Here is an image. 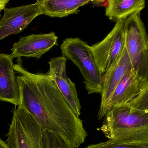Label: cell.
Returning <instances> with one entry per match:
<instances>
[{"label":"cell","mask_w":148,"mask_h":148,"mask_svg":"<svg viewBox=\"0 0 148 148\" xmlns=\"http://www.w3.org/2000/svg\"><path fill=\"white\" fill-rule=\"evenodd\" d=\"M98 130L109 140L148 143V111L126 104L114 107Z\"/></svg>","instance_id":"7a4b0ae2"},{"label":"cell","mask_w":148,"mask_h":148,"mask_svg":"<svg viewBox=\"0 0 148 148\" xmlns=\"http://www.w3.org/2000/svg\"><path fill=\"white\" fill-rule=\"evenodd\" d=\"M67 59L58 56L49 62V69L47 74L54 81L62 95L79 117L81 114V105L75 83L68 77L66 73Z\"/></svg>","instance_id":"30bf717a"},{"label":"cell","mask_w":148,"mask_h":148,"mask_svg":"<svg viewBox=\"0 0 148 148\" xmlns=\"http://www.w3.org/2000/svg\"><path fill=\"white\" fill-rule=\"evenodd\" d=\"M85 148H148V143H130L108 140L104 142L91 144Z\"/></svg>","instance_id":"2e32d148"},{"label":"cell","mask_w":148,"mask_h":148,"mask_svg":"<svg viewBox=\"0 0 148 148\" xmlns=\"http://www.w3.org/2000/svg\"><path fill=\"white\" fill-rule=\"evenodd\" d=\"M13 60L10 55L0 54V101L16 106L19 103V88Z\"/></svg>","instance_id":"7c38bea8"},{"label":"cell","mask_w":148,"mask_h":148,"mask_svg":"<svg viewBox=\"0 0 148 148\" xmlns=\"http://www.w3.org/2000/svg\"><path fill=\"white\" fill-rule=\"evenodd\" d=\"M0 17H1V13H0Z\"/></svg>","instance_id":"ffe728a7"},{"label":"cell","mask_w":148,"mask_h":148,"mask_svg":"<svg viewBox=\"0 0 148 148\" xmlns=\"http://www.w3.org/2000/svg\"><path fill=\"white\" fill-rule=\"evenodd\" d=\"M9 2V0H0V13L5 8V6Z\"/></svg>","instance_id":"ac0fdd59"},{"label":"cell","mask_w":148,"mask_h":148,"mask_svg":"<svg viewBox=\"0 0 148 148\" xmlns=\"http://www.w3.org/2000/svg\"><path fill=\"white\" fill-rule=\"evenodd\" d=\"M19 88V103L43 130L55 131L74 148L88 136L83 121L75 114L54 81L47 74L32 73L19 60L14 66Z\"/></svg>","instance_id":"6da1fadb"},{"label":"cell","mask_w":148,"mask_h":148,"mask_svg":"<svg viewBox=\"0 0 148 148\" xmlns=\"http://www.w3.org/2000/svg\"><path fill=\"white\" fill-rule=\"evenodd\" d=\"M13 111L6 142L10 148H42L43 129L21 106Z\"/></svg>","instance_id":"5b68a950"},{"label":"cell","mask_w":148,"mask_h":148,"mask_svg":"<svg viewBox=\"0 0 148 148\" xmlns=\"http://www.w3.org/2000/svg\"><path fill=\"white\" fill-rule=\"evenodd\" d=\"M126 105L135 108L148 111V85Z\"/></svg>","instance_id":"e0dca14e"},{"label":"cell","mask_w":148,"mask_h":148,"mask_svg":"<svg viewBox=\"0 0 148 148\" xmlns=\"http://www.w3.org/2000/svg\"><path fill=\"white\" fill-rule=\"evenodd\" d=\"M0 148H10L6 142L0 138Z\"/></svg>","instance_id":"d6986e66"},{"label":"cell","mask_w":148,"mask_h":148,"mask_svg":"<svg viewBox=\"0 0 148 148\" xmlns=\"http://www.w3.org/2000/svg\"><path fill=\"white\" fill-rule=\"evenodd\" d=\"M107 0H37L40 5L42 14L52 17H66L78 12L79 8L92 2L104 3Z\"/></svg>","instance_id":"4fadbf2b"},{"label":"cell","mask_w":148,"mask_h":148,"mask_svg":"<svg viewBox=\"0 0 148 148\" xmlns=\"http://www.w3.org/2000/svg\"><path fill=\"white\" fill-rule=\"evenodd\" d=\"M125 47L138 77H148V35L140 13L124 21Z\"/></svg>","instance_id":"277c9868"},{"label":"cell","mask_w":148,"mask_h":148,"mask_svg":"<svg viewBox=\"0 0 148 148\" xmlns=\"http://www.w3.org/2000/svg\"><path fill=\"white\" fill-rule=\"evenodd\" d=\"M145 5V0H108L105 14L116 22L125 20L134 14L140 13Z\"/></svg>","instance_id":"5bb4252c"},{"label":"cell","mask_w":148,"mask_h":148,"mask_svg":"<svg viewBox=\"0 0 148 148\" xmlns=\"http://www.w3.org/2000/svg\"><path fill=\"white\" fill-rule=\"evenodd\" d=\"M62 56L80 69L88 94L101 93L103 74L97 67L90 46L79 38L65 39L60 46Z\"/></svg>","instance_id":"3957f363"},{"label":"cell","mask_w":148,"mask_h":148,"mask_svg":"<svg viewBox=\"0 0 148 148\" xmlns=\"http://www.w3.org/2000/svg\"><path fill=\"white\" fill-rule=\"evenodd\" d=\"M148 85V77H138L133 68L124 74L113 93L109 111L114 107L124 105L133 100Z\"/></svg>","instance_id":"8fae6325"},{"label":"cell","mask_w":148,"mask_h":148,"mask_svg":"<svg viewBox=\"0 0 148 148\" xmlns=\"http://www.w3.org/2000/svg\"><path fill=\"white\" fill-rule=\"evenodd\" d=\"M133 68L130 58L125 47L118 61L103 75L101 102L97 114L98 120L104 118L109 111V104L113 93L126 72Z\"/></svg>","instance_id":"ba28073f"},{"label":"cell","mask_w":148,"mask_h":148,"mask_svg":"<svg viewBox=\"0 0 148 148\" xmlns=\"http://www.w3.org/2000/svg\"><path fill=\"white\" fill-rule=\"evenodd\" d=\"M58 39L54 32L21 37L13 45L10 56L13 59L23 57L40 59L54 46L58 45Z\"/></svg>","instance_id":"9c48e42d"},{"label":"cell","mask_w":148,"mask_h":148,"mask_svg":"<svg viewBox=\"0 0 148 148\" xmlns=\"http://www.w3.org/2000/svg\"><path fill=\"white\" fill-rule=\"evenodd\" d=\"M0 20V41L9 36L20 33L36 17L42 15L38 2L33 4L4 8Z\"/></svg>","instance_id":"52a82bcc"},{"label":"cell","mask_w":148,"mask_h":148,"mask_svg":"<svg viewBox=\"0 0 148 148\" xmlns=\"http://www.w3.org/2000/svg\"><path fill=\"white\" fill-rule=\"evenodd\" d=\"M41 143L42 148H74L62 135L48 129L42 131Z\"/></svg>","instance_id":"9a60e30c"},{"label":"cell","mask_w":148,"mask_h":148,"mask_svg":"<svg viewBox=\"0 0 148 148\" xmlns=\"http://www.w3.org/2000/svg\"><path fill=\"white\" fill-rule=\"evenodd\" d=\"M124 21H116L104 39L90 46L97 67L103 75L118 61L125 48Z\"/></svg>","instance_id":"8992f818"}]
</instances>
